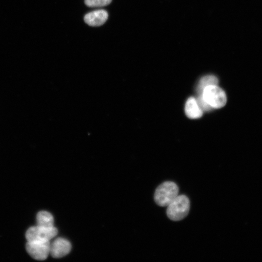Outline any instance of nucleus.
I'll use <instances>...</instances> for the list:
<instances>
[{"label": "nucleus", "instance_id": "f257e3e1", "mask_svg": "<svg viewBox=\"0 0 262 262\" xmlns=\"http://www.w3.org/2000/svg\"><path fill=\"white\" fill-rule=\"evenodd\" d=\"M179 188L173 181H167L159 185L156 188L154 199L161 207L167 206L178 196Z\"/></svg>", "mask_w": 262, "mask_h": 262}, {"label": "nucleus", "instance_id": "f03ea898", "mask_svg": "<svg viewBox=\"0 0 262 262\" xmlns=\"http://www.w3.org/2000/svg\"><path fill=\"white\" fill-rule=\"evenodd\" d=\"M190 206V201L187 196L183 195L178 196L167 206V215L171 220H181L188 215Z\"/></svg>", "mask_w": 262, "mask_h": 262}, {"label": "nucleus", "instance_id": "7ed1b4c3", "mask_svg": "<svg viewBox=\"0 0 262 262\" xmlns=\"http://www.w3.org/2000/svg\"><path fill=\"white\" fill-rule=\"evenodd\" d=\"M204 100L213 108L218 109L224 106L227 97L224 91L217 85H210L204 88L202 94Z\"/></svg>", "mask_w": 262, "mask_h": 262}, {"label": "nucleus", "instance_id": "20e7f679", "mask_svg": "<svg viewBox=\"0 0 262 262\" xmlns=\"http://www.w3.org/2000/svg\"><path fill=\"white\" fill-rule=\"evenodd\" d=\"M57 233V229L54 227L46 228L36 225L27 230L25 237L27 241H49Z\"/></svg>", "mask_w": 262, "mask_h": 262}, {"label": "nucleus", "instance_id": "39448f33", "mask_svg": "<svg viewBox=\"0 0 262 262\" xmlns=\"http://www.w3.org/2000/svg\"><path fill=\"white\" fill-rule=\"evenodd\" d=\"M50 246L49 241H27L26 249L33 259L43 261L50 254Z\"/></svg>", "mask_w": 262, "mask_h": 262}, {"label": "nucleus", "instance_id": "423d86ee", "mask_svg": "<svg viewBox=\"0 0 262 262\" xmlns=\"http://www.w3.org/2000/svg\"><path fill=\"white\" fill-rule=\"evenodd\" d=\"M71 249L70 243L63 238H58L50 244V254L55 258L64 257L68 254Z\"/></svg>", "mask_w": 262, "mask_h": 262}, {"label": "nucleus", "instance_id": "0eeeda50", "mask_svg": "<svg viewBox=\"0 0 262 262\" xmlns=\"http://www.w3.org/2000/svg\"><path fill=\"white\" fill-rule=\"evenodd\" d=\"M108 18V12L103 9L97 10L86 14L84 22L91 26H99L103 25Z\"/></svg>", "mask_w": 262, "mask_h": 262}, {"label": "nucleus", "instance_id": "6e6552de", "mask_svg": "<svg viewBox=\"0 0 262 262\" xmlns=\"http://www.w3.org/2000/svg\"><path fill=\"white\" fill-rule=\"evenodd\" d=\"M185 112L190 118H198L202 116L203 111L199 107L196 100L193 97L189 98L185 103Z\"/></svg>", "mask_w": 262, "mask_h": 262}, {"label": "nucleus", "instance_id": "1a4fd4ad", "mask_svg": "<svg viewBox=\"0 0 262 262\" xmlns=\"http://www.w3.org/2000/svg\"><path fill=\"white\" fill-rule=\"evenodd\" d=\"M37 225L43 227H54V219L52 214L47 211H40L36 215Z\"/></svg>", "mask_w": 262, "mask_h": 262}, {"label": "nucleus", "instance_id": "9d476101", "mask_svg": "<svg viewBox=\"0 0 262 262\" xmlns=\"http://www.w3.org/2000/svg\"><path fill=\"white\" fill-rule=\"evenodd\" d=\"M218 79L213 75H207L202 77L197 87V91L199 95L202 94L203 90L206 87L213 85H217Z\"/></svg>", "mask_w": 262, "mask_h": 262}, {"label": "nucleus", "instance_id": "9b49d317", "mask_svg": "<svg viewBox=\"0 0 262 262\" xmlns=\"http://www.w3.org/2000/svg\"><path fill=\"white\" fill-rule=\"evenodd\" d=\"M112 0H84L86 6L89 7H102L109 5Z\"/></svg>", "mask_w": 262, "mask_h": 262}, {"label": "nucleus", "instance_id": "f8f14e48", "mask_svg": "<svg viewBox=\"0 0 262 262\" xmlns=\"http://www.w3.org/2000/svg\"><path fill=\"white\" fill-rule=\"evenodd\" d=\"M197 104L202 111L211 110L213 108L204 100L202 94L199 95L196 99Z\"/></svg>", "mask_w": 262, "mask_h": 262}]
</instances>
